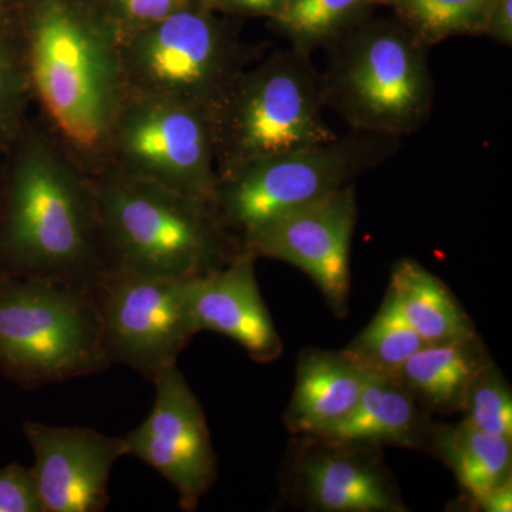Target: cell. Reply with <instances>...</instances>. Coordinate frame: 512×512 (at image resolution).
Instances as JSON below:
<instances>
[{"label":"cell","instance_id":"obj_13","mask_svg":"<svg viewBox=\"0 0 512 512\" xmlns=\"http://www.w3.org/2000/svg\"><path fill=\"white\" fill-rule=\"evenodd\" d=\"M153 383V410L123 437L127 456L157 470L177 490L181 510L192 512L218 478L207 417L177 365L165 367Z\"/></svg>","mask_w":512,"mask_h":512},{"label":"cell","instance_id":"obj_29","mask_svg":"<svg viewBox=\"0 0 512 512\" xmlns=\"http://www.w3.org/2000/svg\"><path fill=\"white\" fill-rule=\"evenodd\" d=\"M454 510L474 512H511L512 511V480L495 487L470 501H456Z\"/></svg>","mask_w":512,"mask_h":512},{"label":"cell","instance_id":"obj_21","mask_svg":"<svg viewBox=\"0 0 512 512\" xmlns=\"http://www.w3.org/2000/svg\"><path fill=\"white\" fill-rule=\"evenodd\" d=\"M384 0H288L272 26L288 40L289 46L315 53L369 19L370 10Z\"/></svg>","mask_w":512,"mask_h":512},{"label":"cell","instance_id":"obj_4","mask_svg":"<svg viewBox=\"0 0 512 512\" xmlns=\"http://www.w3.org/2000/svg\"><path fill=\"white\" fill-rule=\"evenodd\" d=\"M430 47L399 19H366L325 47L323 106L353 131L402 138L430 120Z\"/></svg>","mask_w":512,"mask_h":512},{"label":"cell","instance_id":"obj_32","mask_svg":"<svg viewBox=\"0 0 512 512\" xmlns=\"http://www.w3.org/2000/svg\"><path fill=\"white\" fill-rule=\"evenodd\" d=\"M13 5H15V0H0V20L8 18Z\"/></svg>","mask_w":512,"mask_h":512},{"label":"cell","instance_id":"obj_6","mask_svg":"<svg viewBox=\"0 0 512 512\" xmlns=\"http://www.w3.org/2000/svg\"><path fill=\"white\" fill-rule=\"evenodd\" d=\"M93 291L0 275V372L26 390L109 369Z\"/></svg>","mask_w":512,"mask_h":512},{"label":"cell","instance_id":"obj_17","mask_svg":"<svg viewBox=\"0 0 512 512\" xmlns=\"http://www.w3.org/2000/svg\"><path fill=\"white\" fill-rule=\"evenodd\" d=\"M437 424L393 376L369 370L355 410L319 437L430 454Z\"/></svg>","mask_w":512,"mask_h":512},{"label":"cell","instance_id":"obj_30","mask_svg":"<svg viewBox=\"0 0 512 512\" xmlns=\"http://www.w3.org/2000/svg\"><path fill=\"white\" fill-rule=\"evenodd\" d=\"M484 36L498 45L512 46V0H495Z\"/></svg>","mask_w":512,"mask_h":512},{"label":"cell","instance_id":"obj_15","mask_svg":"<svg viewBox=\"0 0 512 512\" xmlns=\"http://www.w3.org/2000/svg\"><path fill=\"white\" fill-rule=\"evenodd\" d=\"M255 262L241 249L217 271L185 281L184 293L198 332L227 336L265 365L282 356L284 343L259 291Z\"/></svg>","mask_w":512,"mask_h":512},{"label":"cell","instance_id":"obj_5","mask_svg":"<svg viewBox=\"0 0 512 512\" xmlns=\"http://www.w3.org/2000/svg\"><path fill=\"white\" fill-rule=\"evenodd\" d=\"M323 110L312 53L288 46L249 64L208 110L218 180L338 137Z\"/></svg>","mask_w":512,"mask_h":512},{"label":"cell","instance_id":"obj_1","mask_svg":"<svg viewBox=\"0 0 512 512\" xmlns=\"http://www.w3.org/2000/svg\"><path fill=\"white\" fill-rule=\"evenodd\" d=\"M110 272L92 175L46 126L28 121L0 173V275L93 291Z\"/></svg>","mask_w":512,"mask_h":512},{"label":"cell","instance_id":"obj_18","mask_svg":"<svg viewBox=\"0 0 512 512\" xmlns=\"http://www.w3.org/2000/svg\"><path fill=\"white\" fill-rule=\"evenodd\" d=\"M493 362L480 335L427 343L393 373L397 383L431 416L460 414L468 386Z\"/></svg>","mask_w":512,"mask_h":512},{"label":"cell","instance_id":"obj_8","mask_svg":"<svg viewBox=\"0 0 512 512\" xmlns=\"http://www.w3.org/2000/svg\"><path fill=\"white\" fill-rule=\"evenodd\" d=\"M237 30L198 5L121 37L128 92L185 101L210 110L228 84L251 64Z\"/></svg>","mask_w":512,"mask_h":512},{"label":"cell","instance_id":"obj_19","mask_svg":"<svg viewBox=\"0 0 512 512\" xmlns=\"http://www.w3.org/2000/svg\"><path fill=\"white\" fill-rule=\"evenodd\" d=\"M387 292L426 343L450 342L476 335V325L453 291L413 258L393 265Z\"/></svg>","mask_w":512,"mask_h":512},{"label":"cell","instance_id":"obj_2","mask_svg":"<svg viewBox=\"0 0 512 512\" xmlns=\"http://www.w3.org/2000/svg\"><path fill=\"white\" fill-rule=\"evenodd\" d=\"M12 29L46 126L99 174L126 92L119 29L97 0H15Z\"/></svg>","mask_w":512,"mask_h":512},{"label":"cell","instance_id":"obj_12","mask_svg":"<svg viewBox=\"0 0 512 512\" xmlns=\"http://www.w3.org/2000/svg\"><path fill=\"white\" fill-rule=\"evenodd\" d=\"M359 218L356 185L282 215L242 239V249L258 258L275 259L301 269L322 293L339 319L350 308V248Z\"/></svg>","mask_w":512,"mask_h":512},{"label":"cell","instance_id":"obj_33","mask_svg":"<svg viewBox=\"0 0 512 512\" xmlns=\"http://www.w3.org/2000/svg\"><path fill=\"white\" fill-rule=\"evenodd\" d=\"M0 173H2V158H0Z\"/></svg>","mask_w":512,"mask_h":512},{"label":"cell","instance_id":"obj_23","mask_svg":"<svg viewBox=\"0 0 512 512\" xmlns=\"http://www.w3.org/2000/svg\"><path fill=\"white\" fill-rule=\"evenodd\" d=\"M424 345L427 343L404 319L392 295L386 292L376 315L345 349L367 370L392 376Z\"/></svg>","mask_w":512,"mask_h":512},{"label":"cell","instance_id":"obj_25","mask_svg":"<svg viewBox=\"0 0 512 512\" xmlns=\"http://www.w3.org/2000/svg\"><path fill=\"white\" fill-rule=\"evenodd\" d=\"M460 414L464 423L512 440L511 384L494 360L468 386Z\"/></svg>","mask_w":512,"mask_h":512},{"label":"cell","instance_id":"obj_28","mask_svg":"<svg viewBox=\"0 0 512 512\" xmlns=\"http://www.w3.org/2000/svg\"><path fill=\"white\" fill-rule=\"evenodd\" d=\"M288 0H224L218 13L274 20L284 12Z\"/></svg>","mask_w":512,"mask_h":512},{"label":"cell","instance_id":"obj_3","mask_svg":"<svg viewBox=\"0 0 512 512\" xmlns=\"http://www.w3.org/2000/svg\"><path fill=\"white\" fill-rule=\"evenodd\" d=\"M92 178L110 272L190 281L242 249L214 205L111 171Z\"/></svg>","mask_w":512,"mask_h":512},{"label":"cell","instance_id":"obj_27","mask_svg":"<svg viewBox=\"0 0 512 512\" xmlns=\"http://www.w3.org/2000/svg\"><path fill=\"white\" fill-rule=\"evenodd\" d=\"M0 512H45L32 468H0Z\"/></svg>","mask_w":512,"mask_h":512},{"label":"cell","instance_id":"obj_16","mask_svg":"<svg viewBox=\"0 0 512 512\" xmlns=\"http://www.w3.org/2000/svg\"><path fill=\"white\" fill-rule=\"evenodd\" d=\"M369 370L342 350L303 349L284 413L292 436H319L355 410Z\"/></svg>","mask_w":512,"mask_h":512},{"label":"cell","instance_id":"obj_22","mask_svg":"<svg viewBox=\"0 0 512 512\" xmlns=\"http://www.w3.org/2000/svg\"><path fill=\"white\" fill-rule=\"evenodd\" d=\"M495 0H384L429 47L457 36H484Z\"/></svg>","mask_w":512,"mask_h":512},{"label":"cell","instance_id":"obj_24","mask_svg":"<svg viewBox=\"0 0 512 512\" xmlns=\"http://www.w3.org/2000/svg\"><path fill=\"white\" fill-rule=\"evenodd\" d=\"M13 9V8H12ZM28 77L12 29V12L0 20V158L28 123L32 103Z\"/></svg>","mask_w":512,"mask_h":512},{"label":"cell","instance_id":"obj_11","mask_svg":"<svg viewBox=\"0 0 512 512\" xmlns=\"http://www.w3.org/2000/svg\"><path fill=\"white\" fill-rule=\"evenodd\" d=\"M279 493L312 512L409 511L382 447L319 436H292Z\"/></svg>","mask_w":512,"mask_h":512},{"label":"cell","instance_id":"obj_7","mask_svg":"<svg viewBox=\"0 0 512 512\" xmlns=\"http://www.w3.org/2000/svg\"><path fill=\"white\" fill-rule=\"evenodd\" d=\"M400 146L402 138L350 130L328 143L258 161L218 180L215 211L242 242L276 218L355 184Z\"/></svg>","mask_w":512,"mask_h":512},{"label":"cell","instance_id":"obj_20","mask_svg":"<svg viewBox=\"0 0 512 512\" xmlns=\"http://www.w3.org/2000/svg\"><path fill=\"white\" fill-rule=\"evenodd\" d=\"M430 456L446 464L470 501L512 480V440L464 423L437 424Z\"/></svg>","mask_w":512,"mask_h":512},{"label":"cell","instance_id":"obj_14","mask_svg":"<svg viewBox=\"0 0 512 512\" xmlns=\"http://www.w3.org/2000/svg\"><path fill=\"white\" fill-rule=\"evenodd\" d=\"M23 431L35 453L32 471L45 512L106 511L111 468L127 456L123 437L39 421H26Z\"/></svg>","mask_w":512,"mask_h":512},{"label":"cell","instance_id":"obj_26","mask_svg":"<svg viewBox=\"0 0 512 512\" xmlns=\"http://www.w3.org/2000/svg\"><path fill=\"white\" fill-rule=\"evenodd\" d=\"M111 22L126 37L156 25L180 10L197 5L195 0H97Z\"/></svg>","mask_w":512,"mask_h":512},{"label":"cell","instance_id":"obj_10","mask_svg":"<svg viewBox=\"0 0 512 512\" xmlns=\"http://www.w3.org/2000/svg\"><path fill=\"white\" fill-rule=\"evenodd\" d=\"M184 282L109 272L93 289L111 365L120 363L153 382L197 335Z\"/></svg>","mask_w":512,"mask_h":512},{"label":"cell","instance_id":"obj_31","mask_svg":"<svg viewBox=\"0 0 512 512\" xmlns=\"http://www.w3.org/2000/svg\"><path fill=\"white\" fill-rule=\"evenodd\" d=\"M200 8L205 10H211V12H217L220 10L224 0H195Z\"/></svg>","mask_w":512,"mask_h":512},{"label":"cell","instance_id":"obj_9","mask_svg":"<svg viewBox=\"0 0 512 512\" xmlns=\"http://www.w3.org/2000/svg\"><path fill=\"white\" fill-rule=\"evenodd\" d=\"M103 171L214 205L218 174L210 111L126 90L111 124Z\"/></svg>","mask_w":512,"mask_h":512}]
</instances>
